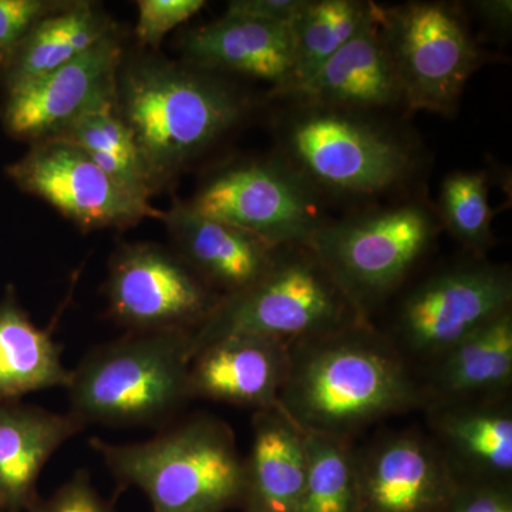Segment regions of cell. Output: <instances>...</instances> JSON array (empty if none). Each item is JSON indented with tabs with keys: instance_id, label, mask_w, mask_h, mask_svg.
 I'll return each instance as SVG.
<instances>
[{
	"instance_id": "obj_28",
	"label": "cell",
	"mask_w": 512,
	"mask_h": 512,
	"mask_svg": "<svg viewBox=\"0 0 512 512\" xmlns=\"http://www.w3.org/2000/svg\"><path fill=\"white\" fill-rule=\"evenodd\" d=\"M441 229H446L474 258L493 248L494 210L490 180L485 171H453L440 185L436 208Z\"/></svg>"
},
{
	"instance_id": "obj_10",
	"label": "cell",
	"mask_w": 512,
	"mask_h": 512,
	"mask_svg": "<svg viewBox=\"0 0 512 512\" xmlns=\"http://www.w3.org/2000/svg\"><path fill=\"white\" fill-rule=\"evenodd\" d=\"M508 266L471 258L414 286L397 308L393 345L430 360L446 353L477 329L511 311Z\"/></svg>"
},
{
	"instance_id": "obj_35",
	"label": "cell",
	"mask_w": 512,
	"mask_h": 512,
	"mask_svg": "<svg viewBox=\"0 0 512 512\" xmlns=\"http://www.w3.org/2000/svg\"><path fill=\"white\" fill-rule=\"evenodd\" d=\"M3 60L0 59V74H2Z\"/></svg>"
},
{
	"instance_id": "obj_29",
	"label": "cell",
	"mask_w": 512,
	"mask_h": 512,
	"mask_svg": "<svg viewBox=\"0 0 512 512\" xmlns=\"http://www.w3.org/2000/svg\"><path fill=\"white\" fill-rule=\"evenodd\" d=\"M204 6V0H141L137 3L138 42L160 45L171 30L197 15Z\"/></svg>"
},
{
	"instance_id": "obj_9",
	"label": "cell",
	"mask_w": 512,
	"mask_h": 512,
	"mask_svg": "<svg viewBox=\"0 0 512 512\" xmlns=\"http://www.w3.org/2000/svg\"><path fill=\"white\" fill-rule=\"evenodd\" d=\"M322 197L278 154L239 161L212 174L188 204L269 247H305L325 220Z\"/></svg>"
},
{
	"instance_id": "obj_6",
	"label": "cell",
	"mask_w": 512,
	"mask_h": 512,
	"mask_svg": "<svg viewBox=\"0 0 512 512\" xmlns=\"http://www.w3.org/2000/svg\"><path fill=\"white\" fill-rule=\"evenodd\" d=\"M365 319L306 247L279 249L258 281L221 296L191 332V359L217 340L255 336L292 343Z\"/></svg>"
},
{
	"instance_id": "obj_24",
	"label": "cell",
	"mask_w": 512,
	"mask_h": 512,
	"mask_svg": "<svg viewBox=\"0 0 512 512\" xmlns=\"http://www.w3.org/2000/svg\"><path fill=\"white\" fill-rule=\"evenodd\" d=\"M70 375L50 333L30 320L15 292L6 293L0 302V403L67 387Z\"/></svg>"
},
{
	"instance_id": "obj_1",
	"label": "cell",
	"mask_w": 512,
	"mask_h": 512,
	"mask_svg": "<svg viewBox=\"0 0 512 512\" xmlns=\"http://www.w3.org/2000/svg\"><path fill=\"white\" fill-rule=\"evenodd\" d=\"M402 352L360 319L295 340L278 409L303 433L346 437L426 403Z\"/></svg>"
},
{
	"instance_id": "obj_31",
	"label": "cell",
	"mask_w": 512,
	"mask_h": 512,
	"mask_svg": "<svg viewBox=\"0 0 512 512\" xmlns=\"http://www.w3.org/2000/svg\"><path fill=\"white\" fill-rule=\"evenodd\" d=\"M440 512H512L508 483L458 480Z\"/></svg>"
},
{
	"instance_id": "obj_19",
	"label": "cell",
	"mask_w": 512,
	"mask_h": 512,
	"mask_svg": "<svg viewBox=\"0 0 512 512\" xmlns=\"http://www.w3.org/2000/svg\"><path fill=\"white\" fill-rule=\"evenodd\" d=\"M188 64L212 73H235L284 89L293 69L291 25L222 15L183 40Z\"/></svg>"
},
{
	"instance_id": "obj_2",
	"label": "cell",
	"mask_w": 512,
	"mask_h": 512,
	"mask_svg": "<svg viewBox=\"0 0 512 512\" xmlns=\"http://www.w3.org/2000/svg\"><path fill=\"white\" fill-rule=\"evenodd\" d=\"M116 103L154 190L210 150L251 110L247 94L221 74L154 57L123 70Z\"/></svg>"
},
{
	"instance_id": "obj_14",
	"label": "cell",
	"mask_w": 512,
	"mask_h": 512,
	"mask_svg": "<svg viewBox=\"0 0 512 512\" xmlns=\"http://www.w3.org/2000/svg\"><path fill=\"white\" fill-rule=\"evenodd\" d=\"M357 474L360 512H440L457 484L439 448L414 433L377 441Z\"/></svg>"
},
{
	"instance_id": "obj_8",
	"label": "cell",
	"mask_w": 512,
	"mask_h": 512,
	"mask_svg": "<svg viewBox=\"0 0 512 512\" xmlns=\"http://www.w3.org/2000/svg\"><path fill=\"white\" fill-rule=\"evenodd\" d=\"M380 28L402 86L404 107L451 117L468 80L488 62L456 3L379 6Z\"/></svg>"
},
{
	"instance_id": "obj_13",
	"label": "cell",
	"mask_w": 512,
	"mask_h": 512,
	"mask_svg": "<svg viewBox=\"0 0 512 512\" xmlns=\"http://www.w3.org/2000/svg\"><path fill=\"white\" fill-rule=\"evenodd\" d=\"M121 56L116 30L72 62L6 90L2 110L6 131L37 143L59 137L84 114L116 103Z\"/></svg>"
},
{
	"instance_id": "obj_26",
	"label": "cell",
	"mask_w": 512,
	"mask_h": 512,
	"mask_svg": "<svg viewBox=\"0 0 512 512\" xmlns=\"http://www.w3.org/2000/svg\"><path fill=\"white\" fill-rule=\"evenodd\" d=\"M74 144L131 195L150 202L154 187L117 103L84 114L59 137Z\"/></svg>"
},
{
	"instance_id": "obj_32",
	"label": "cell",
	"mask_w": 512,
	"mask_h": 512,
	"mask_svg": "<svg viewBox=\"0 0 512 512\" xmlns=\"http://www.w3.org/2000/svg\"><path fill=\"white\" fill-rule=\"evenodd\" d=\"M30 512H114L93 487L83 471L74 474L67 483L60 485L52 497L30 507Z\"/></svg>"
},
{
	"instance_id": "obj_20",
	"label": "cell",
	"mask_w": 512,
	"mask_h": 512,
	"mask_svg": "<svg viewBox=\"0 0 512 512\" xmlns=\"http://www.w3.org/2000/svg\"><path fill=\"white\" fill-rule=\"evenodd\" d=\"M84 426L70 413L0 403V511L30 510L43 467Z\"/></svg>"
},
{
	"instance_id": "obj_21",
	"label": "cell",
	"mask_w": 512,
	"mask_h": 512,
	"mask_svg": "<svg viewBox=\"0 0 512 512\" xmlns=\"http://www.w3.org/2000/svg\"><path fill=\"white\" fill-rule=\"evenodd\" d=\"M305 470V433L278 407L256 412L245 460V511L296 512Z\"/></svg>"
},
{
	"instance_id": "obj_15",
	"label": "cell",
	"mask_w": 512,
	"mask_h": 512,
	"mask_svg": "<svg viewBox=\"0 0 512 512\" xmlns=\"http://www.w3.org/2000/svg\"><path fill=\"white\" fill-rule=\"evenodd\" d=\"M379 6L332 59L281 100L376 116L406 111L402 86L380 28Z\"/></svg>"
},
{
	"instance_id": "obj_4",
	"label": "cell",
	"mask_w": 512,
	"mask_h": 512,
	"mask_svg": "<svg viewBox=\"0 0 512 512\" xmlns=\"http://www.w3.org/2000/svg\"><path fill=\"white\" fill-rule=\"evenodd\" d=\"M92 446L123 483L143 491L153 512H224L242 503L245 460L227 424L198 416L141 443Z\"/></svg>"
},
{
	"instance_id": "obj_17",
	"label": "cell",
	"mask_w": 512,
	"mask_h": 512,
	"mask_svg": "<svg viewBox=\"0 0 512 512\" xmlns=\"http://www.w3.org/2000/svg\"><path fill=\"white\" fill-rule=\"evenodd\" d=\"M163 221L178 255L212 289L231 295L254 284L274 265L279 249L227 222L175 201ZM282 249V248H281Z\"/></svg>"
},
{
	"instance_id": "obj_23",
	"label": "cell",
	"mask_w": 512,
	"mask_h": 512,
	"mask_svg": "<svg viewBox=\"0 0 512 512\" xmlns=\"http://www.w3.org/2000/svg\"><path fill=\"white\" fill-rule=\"evenodd\" d=\"M116 25L93 2H67L32 29L3 63L6 90L59 69L116 32Z\"/></svg>"
},
{
	"instance_id": "obj_34",
	"label": "cell",
	"mask_w": 512,
	"mask_h": 512,
	"mask_svg": "<svg viewBox=\"0 0 512 512\" xmlns=\"http://www.w3.org/2000/svg\"><path fill=\"white\" fill-rule=\"evenodd\" d=\"M484 25L494 32L507 35L512 26L511 0H474L468 6Z\"/></svg>"
},
{
	"instance_id": "obj_12",
	"label": "cell",
	"mask_w": 512,
	"mask_h": 512,
	"mask_svg": "<svg viewBox=\"0 0 512 512\" xmlns=\"http://www.w3.org/2000/svg\"><path fill=\"white\" fill-rule=\"evenodd\" d=\"M6 173L20 190L46 201L84 231L127 228L144 218L164 217V212L121 188L63 138L33 143Z\"/></svg>"
},
{
	"instance_id": "obj_33",
	"label": "cell",
	"mask_w": 512,
	"mask_h": 512,
	"mask_svg": "<svg viewBox=\"0 0 512 512\" xmlns=\"http://www.w3.org/2000/svg\"><path fill=\"white\" fill-rule=\"evenodd\" d=\"M305 0H234L224 15L291 25Z\"/></svg>"
},
{
	"instance_id": "obj_36",
	"label": "cell",
	"mask_w": 512,
	"mask_h": 512,
	"mask_svg": "<svg viewBox=\"0 0 512 512\" xmlns=\"http://www.w3.org/2000/svg\"><path fill=\"white\" fill-rule=\"evenodd\" d=\"M0 512H2V511H0Z\"/></svg>"
},
{
	"instance_id": "obj_16",
	"label": "cell",
	"mask_w": 512,
	"mask_h": 512,
	"mask_svg": "<svg viewBox=\"0 0 512 512\" xmlns=\"http://www.w3.org/2000/svg\"><path fill=\"white\" fill-rule=\"evenodd\" d=\"M282 340L231 336L217 340L191 359V397H204L259 410L278 407L289 363Z\"/></svg>"
},
{
	"instance_id": "obj_11",
	"label": "cell",
	"mask_w": 512,
	"mask_h": 512,
	"mask_svg": "<svg viewBox=\"0 0 512 512\" xmlns=\"http://www.w3.org/2000/svg\"><path fill=\"white\" fill-rule=\"evenodd\" d=\"M111 318L130 332H192L221 295L178 254L156 244H128L111 258L106 284Z\"/></svg>"
},
{
	"instance_id": "obj_27",
	"label": "cell",
	"mask_w": 512,
	"mask_h": 512,
	"mask_svg": "<svg viewBox=\"0 0 512 512\" xmlns=\"http://www.w3.org/2000/svg\"><path fill=\"white\" fill-rule=\"evenodd\" d=\"M306 470L296 512H360L357 454L346 437L305 433Z\"/></svg>"
},
{
	"instance_id": "obj_5",
	"label": "cell",
	"mask_w": 512,
	"mask_h": 512,
	"mask_svg": "<svg viewBox=\"0 0 512 512\" xmlns=\"http://www.w3.org/2000/svg\"><path fill=\"white\" fill-rule=\"evenodd\" d=\"M191 332H130L94 349L72 370L70 414L82 423H160L188 399Z\"/></svg>"
},
{
	"instance_id": "obj_7",
	"label": "cell",
	"mask_w": 512,
	"mask_h": 512,
	"mask_svg": "<svg viewBox=\"0 0 512 512\" xmlns=\"http://www.w3.org/2000/svg\"><path fill=\"white\" fill-rule=\"evenodd\" d=\"M440 231L436 210L413 198L328 221L305 247L367 319L404 284Z\"/></svg>"
},
{
	"instance_id": "obj_3",
	"label": "cell",
	"mask_w": 512,
	"mask_h": 512,
	"mask_svg": "<svg viewBox=\"0 0 512 512\" xmlns=\"http://www.w3.org/2000/svg\"><path fill=\"white\" fill-rule=\"evenodd\" d=\"M275 134L276 154L322 198L383 197L420 168L414 138L376 114L288 101Z\"/></svg>"
},
{
	"instance_id": "obj_25",
	"label": "cell",
	"mask_w": 512,
	"mask_h": 512,
	"mask_svg": "<svg viewBox=\"0 0 512 512\" xmlns=\"http://www.w3.org/2000/svg\"><path fill=\"white\" fill-rule=\"evenodd\" d=\"M376 10L367 0H305L291 23L293 69L281 99L308 82L328 60L365 26Z\"/></svg>"
},
{
	"instance_id": "obj_22",
	"label": "cell",
	"mask_w": 512,
	"mask_h": 512,
	"mask_svg": "<svg viewBox=\"0 0 512 512\" xmlns=\"http://www.w3.org/2000/svg\"><path fill=\"white\" fill-rule=\"evenodd\" d=\"M512 383V309L431 362L433 402L505 396Z\"/></svg>"
},
{
	"instance_id": "obj_18",
	"label": "cell",
	"mask_w": 512,
	"mask_h": 512,
	"mask_svg": "<svg viewBox=\"0 0 512 512\" xmlns=\"http://www.w3.org/2000/svg\"><path fill=\"white\" fill-rule=\"evenodd\" d=\"M440 453L458 480L508 483L512 412L505 396L430 403Z\"/></svg>"
},
{
	"instance_id": "obj_30",
	"label": "cell",
	"mask_w": 512,
	"mask_h": 512,
	"mask_svg": "<svg viewBox=\"0 0 512 512\" xmlns=\"http://www.w3.org/2000/svg\"><path fill=\"white\" fill-rule=\"evenodd\" d=\"M56 0H0V59L3 63L40 20L62 9Z\"/></svg>"
}]
</instances>
